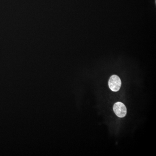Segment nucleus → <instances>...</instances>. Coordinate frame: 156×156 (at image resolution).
<instances>
[{"label": "nucleus", "instance_id": "obj_2", "mask_svg": "<svg viewBox=\"0 0 156 156\" xmlns=\"http://www.w3.org/2000/svg\"><path fill=\"white\" fill-rule=\"evenodd\" d=\"M114 112L117 116L124 118L127 115V108L126 105L121 102H117L113 106Z\"/></svg>", "mask_w": 156, "mask_h": 156}, {"label": "nucleus", "instance_id": "obj_1", "mask_svg": "<svg viewBox=\"0 0 156 156\" xmlns=\"http://www.w3.org/2000/svg\"><path fill=\"white\" fill-rule=\"evenodd\" d=\"M122 85L121 79L118 76L112 75L108 81V86L113 92H116L119 90Z\"/></svg>", "mask_w": 156, "mask_h": 156}]
</instances>
